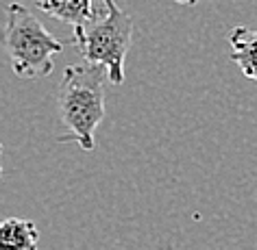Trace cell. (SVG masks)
<instances>
[{
    "label": "cell",
    "mask_w": 257,
    "mask_h": 250,
    "mask_svg": "<svg viewBox=\"0 0 257 250\" xmlns=\"http://www.w3.org/2000/svg\"><path fill=\"white\" fill-rule=\"evenodd\" d=\"M105 68L87 61L63 70L57 92V111L63 124L61 144L74 142L85 152L96 148V131L105 120Z\"/></svg>",
    "instance_id": "1"
},
{
    "label": "cell",
    "mask_w": 257,
    "mask_h": 250,
    "mask_svg": "<svg viewBox=\"0 0 257 250\" xmlns=\"http://www.w3.org/2000/svg\"><path fill=\"white\" fill-rule=\"evenodd\" d=\"M0 42L11 72L24 81L48 76L55 68V55L63 50V42L57 40L40 18L20 3H9L5 9Z\"/></svg>",
    "instance_id": "2"
},
{
    "label": "cell",
    "mask_w": 257,
    "mask_h": 250,
    "mask_svg": "<svg viewBox=\"0 0 257 250\" xmlns=\"http://www.w3.org/2000/svg\"><path fill=\"white\" fill-rule=\"evenodd\" d=\"M94 18L81 33L74 35V44L87 63L107 70L109 83L122 85L126 55L133 40V20L115 0H94Z\"/></svg>",
    "instance_id": "3"
},
{
    "label": "cell",
    "mask_w": 257,
    "mask_h": 250,
    "mask_svg": "<svg viewBox=\"0 0 257 250\" xmlns=\"http://www.w3.org/2000/svg\"><path fill=\"white\" fill-rule=\"evenodd\" d=\"M37 9L68 24L72 29V35H76L94 18L96 5L94 0H37Z\"/></svg>",
    "instance_id": "4"
},
{
    "label": "cell",
    "mask_w": 257,
    "mask_h": 250,
    "mask_svg": "<svg viewBox=\"0 0 257 250\" xmlns=\"http://www.w3.org/2000/svg\"><path fill=\"white\" fill-rule=\"evenodd\" d=\"M231 61L240 68L246 79L257 83V31L246 27H235L229 35Z\"/></svg>",
    "instance_id": "5"
},
{
    "label": "cell",
    "mask_w": 257,
    "mask_h": 250,
    "mask_svg": "<svg viewBox=\"0 0 257 250\" xmlns=\"http://www.w3.org/2000/svg\"><path fill=\"white\" fill-rule=\"evenodd\" d=\"M40 228L33 220L7 217L0 222V250H37Z\"/></svg>",
    "instance_id": "6"
},
{
    "label": "cell",
    "mask_w": 257,
    "mask_h": 250,
    "mask_svg": "<svg viewBox=\"0 0 257 250\" xmlns=\"http://www.w3.org/2000/svg\"><path fill=\"white\" fill-rule=\"evenodd\" d=\"M0 181H3V142H0Z\"/></svg>",
    "instance_id": "7"
},
{
    "label": "cell",
    "mask_w": 257,
    "mask_h": 250,
    "mask_svg": "<svg viewBox=\"0 0 257 250\" xmlns=\"http://www.w3.org/2000/svg\"><path fill=\"white\" fill-rule=\"evenodd\" d=\"M179 5H196V3H201V0H177Z\"/></svg>",
    "instance_id": "8"
}]
</instances>
